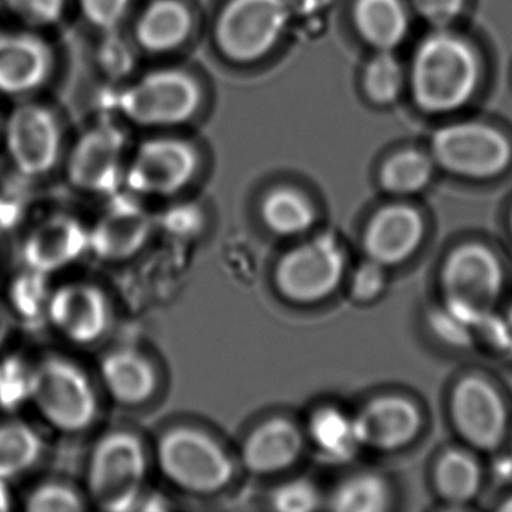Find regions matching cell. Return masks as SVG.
I'll return each mask as SVG.
<instances>
[{"label": "cell", "mask_w": 512, "mask_h": 512, "mask_svg": "<svg viewBox=\"0 0 512 512\" xmlns=\"http://www.w3.org/2000/svg\"><path fill=\"white\" fill-rule=\"evenodd\" d=\"M209 91L199 73L182 65L139 71L116 89L113 109L128 128L149 133L181 131L199 121Z\"/></svg>", "instance_id": "6da1fadb"}, {"label": "cell", "mask_w": 512, "mask_h": 512, "mask_svg": "<svg viewBox=\"0 0 512 512\" xmlns=\"http://www.w3.org/2000/svg\"><path fill=\"white\" fill-rule=\"evenodd\" d=\"M479 74L481 65L472 44L436 29L413 53L409 71L413 101L428 115L457 112L475 95Z\"/></svg>", "instance_id": "7a4b0ae2"}, {"label": "cell", "mask_w": 512, "mask_h": 512, "mask_svg": "<svg viewBox=\"0 0 512 512\" xmlns=\"http://www.w3.org/2000/svg\"><path fill=\"white\" fill-rule=\"evenodd\" d=\"M290 0H221L209 23L212 55L235 70L265 64L292 22Z\"/></svg>", "instance_id": "3957f363"}, {"label": "cell", "mask_w": 512, "mask_h": 512, "mask_svg": "<svg viewBox=\"0 0 512 512\" xmlns=\"http://www.w3.org/2000/svg\"><path fill=\"white\" fill-rule=\"evenodd\" d=\"M202 152L181 131L151 133L133 146L124 173V187L136 197H172L199 175Z\"/></svg>", "instance_id": "277c9868"}, {"label": "cell", "mask_w": 512, "mask_h": 512, "mask_svg": "<svg viewBox=\"0 0 512 512\" xmlns=\"http://www.w3.org/2000/svg\"><path fill=\"white\" fill-rule=\"evenodd\" d=\"M130 128L119 118H100L83 128L68 145L65 173L82 193L113 197L124 185L131 146Z\"/></svg>", "instance_id": "5b68a950"}, {"label": "cell", "mask_w": 512, "mask_h": 512, "mask_svg": "<svg viewBox=\"0 0 512 512\" xmlns=\"http://www.w3.org/2000/svg\"><path fill=\"white\" fill-rule=\"evenodd\" d=\"M68 136L61 113L46 101H19L5 122V148L23 178H46L64 163Z\"/></svg>", "instance_id": "8992f818"}, {"label": "cell", "mask_w": 512, "mask_h": 512, "mask_svg": "<svg viewBox=\"0 0 512 512\" xmlns=\"http://www.w3.org/2000/svg\"><path fill=\"white\" fill-rule=\"evenodd\" d=\"M148 472L145 446L136 434L113 431L98 440L88 466L91 499L103 511L125 512L140 502Z\"/></svg>", "instance_id": "52a82bcc"}, {"label": "cell", "mask_w": 512, "mask_h": 512, "mask_svg": "<svg viewBox=\"0 0 512 512\" xmlns=\"http://www.w3.org/2000/svg\"><path fill=\"white\" fill-rule=\"evenodd\" d=\"M157 461L164 476L188 493H217L233 479V461L226 449L194 427L166 431L158 440Z\"/></svg>", "instance_id": "ba28073f"}, {"label": "cell", "mask_w": 512, "mask_h": 512, "mask_svg": "<svg viewBox=\"0 0 512 512\" xmlns=\"http://www.w3.org/2000/svg\"><path fill=\"white\" fill-rule=\"evenodd\" d=\"M31 401L52 427L79 433L94 424L98 398L82 368L61 356L32 368Z\"/></svg>", "instance_id": "9c48e42d"}, {"label": "cell", "mask_w": 512, "mask_h": 512, "mask_svg": "<svg viewBox=\"0 0 512 512\" xmlns=\"http://www.w3.org/2000/svg\"><path fill=\"white\" fill-rule=\"evenodd\" d=\"M431 157L437 166L467 179L502 175L512 160L508 137L482 122L446 125L431 139Z\"/></svg>", "instance_id": "30bf717a"}, {"label": "cell", "mask_w": 512, "mask_h": 512, "mask_svg": "<svg viewBox=\"0 0 512 512\" xmlns=\"http://www.w3.org/2000/svg\"><path fill=\"white\" fill-rule=\"evenodd\" d=\"M346 263V253L334 236H317L281 257L275 266V287L293 304H316L340 287Z\"/></svg>", "instance_id": "8fae6325"}, {"label": "cell", "mask_w": 512, "mask_h": 512, "mask_svg": "<svg viewBox=\"0 0 512 512\" xmlns=\"http://www.w3.org/2000/svg\"><path fill=\"white\" fill-rule=\"evenodd\" d=\"M202 29L193 0H146L137 5L125 32L142 58L161 61L187 52Z\"/></svg>", "instance_id": "7c38bea8"}, {"label": "cell", "mask_w": 512, "mask_h": 512, "mask_svg": "<svg viewBox=\"0 0 512 512\" xmlns=\"http://www.w3.org/2000/svg\"><path fill=\"white\" fill-rule=\"evenodd\" d=\"M440 280L448 304L491 313L502 293L503 269L490 248L472 242L449 253Z\"/></svg>", "instance_id": "4fadbf2b"}, {"label": "cell", "mask_w": 512, "mask_h": 512, "mask_svg": "<svg viewBox=\"0 0 512 512\" xmlns=\"http://www.w3.org/2000/svg\"><path fill=\"white\" fill-rule=\"evenodd\" d=\"M55 47L43 32L0 34V94L19 101L37 97L55 79Z\"/></svg>", "instance_id": "5bb4252c"}, {"label": "cell", "mask_w": 512, "mask_h": 512, "mask_svg": "<svg viewBox=\"0 0 512 512\" xmlns=\"http://www.w3.org/2000/svg\"><path fill=\"white\" fill-rule=\"evenodd\" d=\"M451 415L461 437L479 451H494L505 439L508 427L505 403L484 377L467 376L455 385Z\"/></svg>", "instance_id": "9a60e30c"}, {"label": "cell", "mask_w": 512, "mask_h": 512, "mask_svg": "<svg viewBox=\"0 0 512 512\" xmlns=\"http://www.w3.org/2000/svg\"><path fill=\"white\" fill-rule=\"evenodd\" d=\"M151 230V215L133 194L125 197L116 193L89 230V250L107 262H122L145 247Z\"/></svg>", "instance_id": "2e32d148"}, {"label": "cell", "mask_w": 512, "mask_h": 512, "mask_svg": "<svg viewBox=\"0 0 512 512\" xmlns=\"http://www.w3.org/2000/svg\"><path fill=\"white\" fill-rule=\"evenodd\" d=\"M47 319L73 343H95L109 328V301L92 284H65L52 292Z\"/></svg>", "instance_id": "e0dca14e"}, {"label": "cell", "mask_w": 512, "mask_h": 512, "mask_svg": "<svg viewBox=\"0 0 512 512\" xmlns=\"http://www.w3.org/2000/svg\"><path fill=\"white\" fill-rule=\"evenodd\" d=\"M425 236L422 215L412 206L389 205L370 220L364 235L368 259L379 265H401L421 247Z\"/></svg>", "instance_id": "ac0fdd59"}, {"label": "cell", "mask_w": 512, "mask_h": 512, "mask_svg": "<svg viewBox=\"0 0 512 512\" xmlns=\"http://www.w3.org/2000/svg\"><path fill=\"white\" fill-rule=\"evenodd\" d=\"M362 446L376 451H397L409 445L421 430L418 407L400 395H383L370 401L355 416Z\"/></svg>", "instance_id": "d6986e66"}, {"label": "cell", "mask_w": 512, "mask_h": 512, "mask_svg": "<svg viewBox=\"0 0 512 512\" xmlns=\"http://www.w3.org/2000/svg\"><path fill=\"white\" fill-rule=\"evenodd\" d=\"M89 250V230L76 218L55 215L38 224L23 245L26 266L40 274L64 269Z\"/></svg>", "instance_id": "ffe728a7"}, {"label": "cell", "mask_w": 512, "mask_h": 512, "mask_svg": "<svg viewBox=\"0 0 512 512\" xmlns=\"http://www.w3.org/2000/svg\"><path fill=\"white\" fill-rule=\"evenodd\" d=\"M304 436L290 419L271 418L250 431L242 445V464L254 475H274L301 457Z\"/></svg>", "instance_id": "44dd1931"}, {"label": "cell", "mask_w": 512, "mask_h": 512, "mask_svg": "<svg viewBox=\"0 0 512 512\" xmlns=\"http://www.w3.org/2000/svg\"><path fill=\"white\" fill-rule=\"evenodd\" d=\"M101 377L113 400L124 406L146 403L158 385L154 365L133 349L109 353L101 362Z\"/></svg>", "instance_id": "7402d4cb"}, {"label": "cell", "mask_w": 512, "mask_h": 512, "mask_svg": "<svg viewBox=\"0 0 512 512\" xmlns=\"http://www.w3.org/2000/svg\"><path fill=\"white\" fill-rule=\"evenodd\" d=\"M352 17L359 37L377 52H392L409 32L403 0H355Z\"/></svg>", "instance_id": "603a6c76"}, {"label": "cell", "mask_w": 512, "mask_h": 512, "mask_svg": "<svg viewBox=\"0 0 512 512\" xmlns=\"http://www.w3.org/2000/svg\"><path fill=\"white\" fill-rule=\"evenodd\" d=\"M316 209L302 191L293 187H275L260 203L263 224L278 236H299L316 223Z\"/></svg>", "instance_id": "cb8c5ba5"}, {"label": "cell", "mask_w": 512, "mask_h": 512, "mask_svg": "<svg viewBox=\"0 0 512 512\" xmlns=\"http://www.w3.org/2000/svg\"><path fill=\"white\" fill-rule=\"evenodd\" d=\"M308 436L320 454L335 463L352 460L362 448L355 418L337 407H322L310 419Z\"/></svg>", "instance_id": "d4e9b609"}, {"label": "cell", "mask_w": 512, "mask_h": 512, "mask_svg": "<svg viewBox=\"0 0 512 512\" xmlns=\"http://www.w3.org/2000/svg\"><path fill=\"white\" fill-rule=\"evenodd\" d=\"M43 454L40 434L26 422L0 424V479L22 476L31 470Z\"/></svg>", "instance_id": "484cf974"}, {"label": "cell", "mask_w": 512, "mask_h": 512, "mask_svg": "<svg viewBox=\"0 0 512 512\" xmlns=\"http://www.w3.org/2000/svg\"><path fill=\"white\" fill-rule=\"evenodd\" d=\"M98 37L100 41L92 53V61L101 80L116 91L139 73L142 56L125 31L110 32Z\"/></svg>", "instance_id": "4316f807"}, {"label": "cell", "mask_w": 512, "mask_h": 512, "mask_svg": "<svg viewBox=\"0 0 512 512\" xmlns=\"http://www.w3.org/2000/svg\"><path fill=\"white\" fill-rule=\"evenodd\" d=\"M434 164L433 157L421 151L406 149L397 152L380 169V184L383 190L394 196H413L430 184Z\"/></svg>", "instance_id": "83f0119b"}, {"label": "cell", "mask_w": 512, "mask_h": 512, "mask_svg": "<svg viewBox=\"0 0 512 512\" xmlns=\"http://www.w3.org/2000/svg\"><path fill=\"white\" fill-rule=\"evenodd\" d=\"M434 479L443 499L451 503H466L478 493L481 469L472 454L452 449L440 457Z\"/></svg>", "instance_id": "f1b7e54d"}, {"label": "cell", "mask_w": 512, "mask_h": 512, "mask_svg": "<svg viewBox=\"0 0 512 512\" xmlns=\"http://www.w3.org/2000/svg\"><path fill=\"white\" fill-rule=\"evenodd\" d=\"M391 491L388 482L374 473H358L344 479L329 499L338 512H380L389 508Z\"/></svg>", "instance_id": "f546056e"}, {"label": "cell", "mask_w": 512, "mask_h": 512, "mask_svg": "<svg viewBox=\"0 0 512 512\" xmlns=\"http://www.w3.org/2000/svg\"><path fill=\"white\" fill-rule=\"evenodd\" d=\"M365 95L376 106H391L406 85V71L392 52H377L362 77Z\"/></svg>", "instance_id": "4dcf8cb0"}, {"label": "cell", "mask_w": 512, "mask_h": 512, "mask_svg": "<svg viewBox=\"0 0 512 512\" xmlns=\"http://www.w3.org/2000/svg\"><path fill=\"white\" fill-rule=\"evenodd\" d=\"M80 19L97 35L125 31L137 0H73Z\"/></svg>", "instance_id": "1f68e13d"}, {"label": "cell", "mask_w": 512, "mask_h": 512, "mask_svg": "<svg viewBox=\"0 0 512 512\" xmlns=\"http://www.w3.org/2000/svg\"><path fill=\"white\" fill-rule=\"evenodd\" d=\"M4 4L26 29L46 32L65 22L73 0H4Z\"/></svg>", "instance_id": "d6a6232c"}, {"label": "cell", "mask_w": 512, "mask_h": 512, "mask_svg": "<svg viewBox=\"0 0 512 512\" xmlns=\"http://www.w3.org/2000/svg\"><path fill=\"white\" fill-rule=\"evenodd\" d=\"M50 296L52 293L47 289L44 274L28 269L11 286V307L23 320L31 322L41 316L47 317Z\"/></svg>", "instance_id": "836d02e7"}, {"label": "cell", "mask_w": 512, "mask_h": 512, "mask_svg": "<svg viewBox=\"0 0 512 512\" xmlns=\"http://www.w3.org/2000/svg\"><path fill=\"white\" fill-rule=\"evenodd\" d=\"M25 508L29 512H77L83 511L85 505L70 485L49 482L29 494Z\"/></svg>", "instance_id": "e575fe53"}, {"label": "cell", "mask_w": 512, "mask_h": 512, "mask_svg": "<svg viewBox=\"0 0 512 512\" xmlns=\"http://www.w3.org/2000/svg\"><path fill=\"white\" fill-rule=\"evenodd\" d=\"M32 370L19 359L0 364V407L13 410L31 400Z\"/></svg>", "instance_id": "d590c367"}, {"label": "cell", "mask_w": 512, "mask_h": 512, "mask_svg": "<svg viewBox=\"0 0 512 512\" xmlns=\"http://www.w3.org/2000/svg\"><path fill=\"white\" fill-rule=\"evenodd\" d=\"M320 500L316 485L305 479H295L280 485L271 497L272 506L281 512L314 511L319 508Z\"/></svg>", "instance_id": "8d00e7d4"}, {"label": "cell", "mask_w": 512, "mask_h": 512, "mask_svg": "<svg viewBox=\"0 0 512 512\" xmlns=\"http://www.w3.org/2000/svg\"><path fill=\"white\" fill-rule=\"evenodd\" d=\"M386 286L385 266L368 259L356 269L352 278V296L358 301L368 302L379 298Z\"/></svg>", "instance_id": "74e56055"}, {"label": "cell", "mask_w": 512, "mask_h": 512, "mask_svg": "<svg viewBox=\"0 0 512 512\" xmlns=\"http://www.w3.org/2000/svg\"><path fill=\"white\" fill-rule=\"evenodd\" d=\"M422 20L433 28L445 29L463 13L464 0H412Z\"/></svg>", "instance_id": "f35d334b"}, {"label": "cell", "mask_w": 512, "mask_h": 512, "mask_svg": "<svg viewBox=\"0 0 512 512\" xmlns=\"http://www.w3.org/2000/svg\"><path fill=\"white\" fill-rule=\"evenodd\" d=\"M500 331H502V352L512 353V307L505 314H500Z\"/></svg>", "instance_id": "ab89813d"}, {"label": "cell", "mask_w": 512, "mask_h": 512, "mask_svg": "<svg viewBox=\"0 0 512 512\" xmlns=\"http://www.w3.org/2000/svg\"><path fill=\"white\" fill-rule=\"evenodd\" d=\"M13 325V314L4 305H0V347L4 346L8 338H10L11 332H13Z\"/></svg>", "instance_id": "60d3db41"}, {"label": "cell", "mask_w": 512, "mask_h": 512, "mask_svg": "<svg viewBox=\"0 0 512 512\" xmlns=\"http://www.w3.org/2000/svg\"><path fill=\"white\" fill-rule=\"evenodd\" d=\"M7 481L0 479V511L10 508L11 497L7 490Z\"/></svg>", "instance_id": "b9f144b4"}, {"label": "cell", "mask_w": 512, "mask_h": 512, "mask_svg": "<svg viewBox=\"0 0 512 512\" xmlns=\"http://www.w3.org/2000/svg\"><path fill=\"white\" fill-rule=\"evenodd\" d=\"M503 511H509L512 512V496L509 497L508 500H506L505 505H502Z\"/></svg>", "instance_id": "7bdbcfd3"}, {"label": "cell", "mask_w": 512, "mask_h": 512, "mask_svg": "<svg viewBox=\"0 0 512 512\" xmlns=\"http://www.w3.org/2000/svg\"><path fill=\"white\" fill-rule=\"evenodd\" d=\"M511 229H512V215H511Z\"/></svg>", "instance_id": "ee69618b"}]
</instances>
